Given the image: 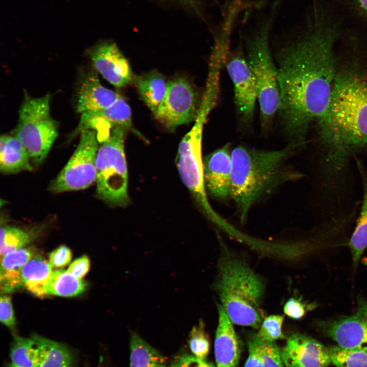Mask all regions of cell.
I'll return each mask as SVG.
<instances>
[{"instance_id":"obj_1","label":"cell","mask_w":367,"mask_h":367,"mask_svg":"<svg viewBox=\"0 0 367 367\" xmlns=\"http://www.w3.org/2000/svg\"><path fill=\"white\" fill-rule=\"evenodd\" d=\"M301 23L273 57L280 92L278 114L288 145L301 147L310 126L326 116L345 18L322 0H312Z\"/></svg>"},{"instance_id":"obj_2","label":"cell","mask_w":367,"mask_h":367,"mask_svg":"<svg viewBox=\"0 0 367 367\" xmlns=\"http://www.w3.org/2000/svg\"><path fill=\"white\" fill-rule=\"evenodd\" d=\"M345 58L337 54L336 70L328 113L317 126L322 170L344 176L351 160L367 149V48Z\"/></svg>"},{"instance_id":"obj_3","label":"cell","mask_w":367,"mask_h":367,"mask_svg":"<svg viewBox=\"0 0 367 367\" xmlns=\"http://www.w3.org/2000/svg\"><path fill=\"white\" fill-rule=\"evenodd\" d=\"M295 149L289 145L276 150H263L240 145L232 150L230 197L242 222L246 220L254 205L277 188L302 177L287 165Z\"/></svg>"},{"instance_id":"obj_4","label":"cell","mask_w":367,"mask_h":367,"mask_svg":"<svg viewBox=\"0 0 367 367\" xmlns=\"http://www.w3.org/2000/svg\"><path fill=\"white\" fill-rule=\"evenodd\" d=\"M214 286L233 324L259 328L265 318L262 308L265 280L244 259L223 249Z\"/></svg>"},{"instance_id":"obj_5","label":"cell","mask_w":367,"mask_h":367,"mask_svg":"<svg viewBox=\"0 0 367 367\" xmlns=\"http://www.w3.org/2000/svg\"><path fill=\"white\" fill-rule=\"evenodd\" d=\"M280 5L279 0L245 37L246 60L255 79L261 129L269 130L277 114L280 92L277 70L270 46L271 30Z\"/></svg>"},{"instance_id":"obj_6","label":"cell","mask_w":367,"mask_h":367,"mask_svg":"<svg viewBox=\"0 0 367 367\" xmlns=\"http://www.w3.org/2000/svg\"><path fill=\"white\" fill-rule=\"evenodd\" d=\"M127 129L113 127L100 143L96 161V195L112 206L124 207L129 202L128 171L124 150Z\"/></svg>"},{"instance_id":"obj_7","label":"cell","mask_w":367,"mask_h":367,"mask_svg":"<svg viewBox=\"0 0 367 367\" xmlns=\"http://www.w3.org/2000/svg\"><path fill=\"white\" fill-rule=\"evenodd\" d=\"M49 94L32 97L25 94L14 135L27 150L31 163L40 165L58 135V124L50 114Z\"/></svg>"},{"instance_id":"obj_8","label":"cell","mask_w":367,"mask_h":367,"mask_svg":"<svg viewBox=\"0 0 367 367\" xmlns=\"http://www.w3.org/2000/svg\"><path fill=\"white\" fill-rule=\"evenodd\" d=\"M202 129L192 127L182 138L176 156L177 168L182 181L205 216L218 225L227 227L229 225L213 209L207 197L202 158Z\"/></svg>"},{"instance_id":"obj_9","label":"cell","mask_w":367,"mask_h":367,"mask_svg":"<svg viewBox=\"0 0 367 367\" xmlns=\"http://www.w3.org/2000/svg\"><path fill=\"white\" fill-rule=\"evenodd\" d=\"M78 144L64 167L49 186L53 193L78 191L96 182V161L99 148L96 132L86 129L80 133Z\"/></svg>"},{"instance_id":"obj_10","label":"cell","mask_w":367,"mask_h":367,"mask_svg":"<svg viewBox=\"0 0 367 367\" xmlns=\"http://www.w3.org/2000/svg\"><path fill=\"white\" fill-rule=\"evenodd\" d=\"M198 94L184 77L168 82L165 97L154 114L156 118L168 130L194 121L200 104Z\"/></svg>"},{"instance_id":"obj_11","label":"cell","mask_w":367,"mask_h":367,"mask_svg":"<svg viewBox=\"0 0 367 367\" xmlns=\"http://www.w3.org/2000/svg\"><path fill=\"white\" fill-rule=\"evenodd\" d=\"M224 65L233 85L234 101L239 121L244 128L252 123L257 91L254 76L240 48L229 51Z\"/></svg>"},{"instance_id":"obj_12","label":"cell","mask_w":367,"mask_h":367,"mask_svg":"<svg viewBox=\"0 0 367 367\" xmlns=\"http://www.w3.org/2000/svg\"><path fill=\"white\" fill-rule=\"evenodd\" d=\"M318 326L322 332L338 346L367 349V299H359L352 314L322 321Z\"/></svg>"},{"instance_id":"obj_13","label":"cell","mask_w":367,"mask_h":367,"mask_svg":"<svg viewBox=\"0 0 367 367\" xmlns=\"http://www.w3.org/2000/svg\"><path fill=\"white\" fill-rule=\"evenodd\" d=\"M89 55L94 69L112 85L122 87L133 81L129 64L115 42H100L90 49Z\"/></svg>"},{"instance_id":"obj_14","label":"cell","mask_w":367,"mask_h":367,"mask_svg":"<svg viewBox=\"0 0 367 367\" xmlns=\"http://www.w3.org/2000/svg\"><path fill=\"white\" fill-rule=\"evenodd\" d=\"M280 352L286 367H328L331 363L328 348L298 332L287 338Z\"/></svg>"},{"instance_id":"obj_15","label":"cell","mask_w":367,"mask_h":367,"mask_svg":"<svg viewBox=\"0 0 367 367\" xmlns=\"http://www.w3.org/2000/svg\"><path fill=\"white\" fill-rule=\"evenodd\" d=\"M116 126L127 129L132 128L130 107L121 96L108 108L82 113L72 136L83 130L91 129L96 132L98 141L101 143L109 137L111 129Z\"/></svg>"},{"instance_id":"obj_16","label":"cell","mask_w":367,"mask_h":367,"mask_svg":"<svg viewBox=\"0 0 367 367\" xmlns=\"http://www.w3.org/2000/svg\"><path fill=\"white\" fill-rule=\"evenodd\" d=\"M227 143L206 155L203 160L207 193L218 199L231 196L232 161Z\"/></svg>"},{"instance_id":"obj_17","label":"cell","mask_w":367,"mask_h":367,"mask_svg":"<svg viewBox=\"0 0 367 367\" xmlns=\"http://www.w3.org/2000/svg\"><path fill=\"white\" fill-rule=\"evenodd\" d=\"M218 323L214 342L217 367H238L240 357L239 338L226 311L217 305Z\"/></svg>"},{"instance_id":"obj_18","label":"cell","mask_w":367,"mask_h":367,"mask_svg":"<svg viewBox=\"0 0 367 367\" xmlns=\"http://www.w3.org/2000/svg\"><path fill=\"white\" fill-rule=\"evenodd\" d=\"M120 96L103 86L95 73L88 74L78 89L76 110L80 113L99 111L112 105Z\"/></svg>"},{"instance_id":"obj_19","label":"cell","mask_w":367,"mask_h":367,"mask_svg":"<svg viewBox=\"0 0 367 367\" xmlns=\"http://www.w3.org/2000/svg\"><path fill=\"white\" fill-rule=\"evenodd\" d=\"M30 155L19 139L14 135L0 137V170L4 174L31 171Z\"/></svg>"},{"instance_id":"obj_20","label":"cell","mask_w":367,"mask_h":367,"mask_svg":"<svg viewBox=\"0 0 367 367\" xmlns=\"http://www.w3.org/2000/svg\"><path fill=\"white\" fill-rule=\"evenodd\" d=\"M35 254L34 248H23L1 257L0 285L2 293L12 292L22 285L21 270Z\"/></svg>"},{"instance_id":"obj_21","label":"cell","mask_w":367,"mask_h":367,"mask_svg":"<svg viewBox=\"0 0 367 367\" xmlns=\"http://www.w3.org/2000/svg\"><path fill=\"white\" fill-rule=\"evenodd\" d=\"M362 181V200L355 229L348 245L350 247L353 265L356 268L364 251L367 247V175L361 162L355 158Z\"/></svg>"},{"instance_id":"obj_22","label":"cell","mask_w":367,"mask_h":367,"mask_svg":"<svg viewBox=\"0 0 367 367\" xmlns=\"http://www.w3.org/2000/svg\"><path fill=\"white\" fill-rule=\"evenodd\" d=\"M133 82L142 100L154 114L165 97L168 82L155 70L134 76Z\"/></svg>"},{"instance_id":"obj_23","label":"cell","mask_w":367,"mask_h":367,"mask_svg":"<svg viewBox=\"0 0 367 367\" xmlns=\"http://www.w3.org/2000/svg\"><path fill=\"white\" fill-rule=\"evenodd\" d=\"M52 269L49 262L43 257L34 256L21 270L22 285L37 296H45V286L53 272Z\"/></svg>"},{"instance_id":"obj_24","label":"cell","mask_w":367,"mask_h":367,"mask_svg":"<svg viewBox=\"0 0 367 367\" xmlns=\"http://www.w3.org/2000/svg\"><path fill=\"white\" fill-rule=\"evenodd\" d=\"M129 367H168L165 357L136 332L130 338Z\"/></svg>"},{"instance_id":"obj_25","label":"cell","mask_w":367,"mask_h":367,"mask_svg":"<svg viewBox=\"0 0 367 367\" xmlns=\"http://www.w3.org/2000/svg\"><path fill=\"white\" fill-rule=\"evenodd\" d=\"M32 337L41 351L39 367H72V355L63 344L38 335H33Z\"/></svg>"},{"instance_id":"obj_26","label":"cell","mask_w":367,"mask_h":367,"mask_svg":"<svg viewBox=\"0 0 367 367\" xmlns=\"http://www.w3.org/2000/svg\"><path fill=\"white\" fill-rule=\"evenodd\" d=\"M86 283L64 270L53 271L45 286V293L62 297H73L82 293Z\"/></svg>"},{"instance_id":"obj_27","label":"cell","mask_w":367,"mask_h":367,"mask_svg":"<svg viewBox=\"0 0 367 367\" xmlns=\"http://www.w3.org/2000/svg\"><path fill=\"white\" fill-rule=\"evenodd\" d=\"M43 227L37 226L25 229L4 225L1 228V256L23 248L38 237Z\"/></svg>"},{"instance_id":"obj_28","label":"cell","mask_w":367,"mask_h":367,"mask_svg":"<svg viewBox=\"0 0 367 367\" xmlns=\"http://www.w3.org/2000/svg\"><path fill=\"white\" fill-rule=\"evenodd\" d=\"M12 363L20 367H39L41 360L39 346L32 338L15 336L10 350Z\"/></svg>"},{"instance_id":"obj_29","label":"cell","mask_w":367,"mask_h":367,"mask_svg":"<svg viewBox=\"0 0 367 367\" xmlns=\"http://www.w3.org/2000/svg\"><path fill=\"white\" fill-rule=\"evenodd\" d=\"M331 363L336 367H367V349L328 348Z\"/></svg>"},{"instance_id":"obj_30","label":"cell","mask_w":367,"mask_h":367,"mask_svg":"<svg viewBox=\"0 0 367 367\" xmlns=\"http://www.w3.org/2000/svg\"><path fill=\"white\" fill-rule=\"evenodd\" d=\"M188 345L192 355L199 359L205 360L209 351L210 343L202 320H199L198 324L191 330Z\"/></svg>"},{"instance_id":"obj_31","label":"cell","mask_w":367,"mask_h":367,"mask_svg":"<svg viewBox=\"0 0 367 367\" xmlns=\"http://www.w3.org/2000/svg\"><path fill=\"white\" fill-rule=\"evenodd\" d=\"M284 317L280 315H270L265 317L256 333L261 339L267 342H275L285 338L282 327Z\"/></svg>"},{"instance_id":"obj_32","label":"cell","mask_w":367,"mask_h":367,"mask_svg":"<svg viewBox=\"0 0 367 367\" xmlns=\"http://www.w3.org/2000/svg\"><path fill=\"white\" fill-rule=\"evenodd\" d=\"M259 339L263 367H284L280 349L275 342Z\"/></svg>"},{"instance_id":"obj_33","label":"cell","mask_w":367,"mask_h":367,"mask_svg":"<svg viewBox=\"0 0 367 367\" xmlns=\"http://www.w3.org/2000/svg\"><path fill=\"white\" fill-rule=\"evenodd\" d=\"M318 304L316 302L307 303L301 298H291L285 303L283 311L285 315L294 320L302 319L309 310L314 309Z\"/></svg>"},{"instance_id":"obj_34","label":"cell","mask_w":367,"mask_h":367,"mask_svg":"<svg viewBox=\"0 0 367 367\" xmlns=\"http://www.w3.org/2000/svg\"><path fill=\"white\" fill-rule=\"evenodd\" d=\"M345 10L354 19L367 27V0H342Z\"/></svg>"},{"instance_id":"obj_35","label":"cell","mask_w":367,"mask_h":367,"mask_svg":"<svg viewBox=\"0 0 367 367\" xmlns=\"http://www.w3.org/2000/svg\"><path fill=\"white\" fill-rule=\"evenodd\" d=\"M248 347L249 354L244 367H263L259 339L256 334L249 337Z\"/></svg>"},{"instance_id":"obj_36","label":"cell","mask_w":367,"mask_h":367,"mask_svg":"<svg viewBox=\"0 0 367 367\" xmlns=\"http://www.w3.org/2000/svg\"><path fill=\"white\" fill-rule=\"evenodd\" d=\"M170 367H214V365L192 354L184 353L176 356L172 361Z\"/></svg>"},{"instance_id":"obj_37","label":"cell","mask_w":367,"mask_h":367,"mask_svg":"<svg viewBox=\"0 0 367 367\" xmlns=\"http://www.w3.org/2000/svg\"><path fill=\"white\" fill-rule=\"evenodd\" d=\"M0 320L10 328L15 326V319L11 298L7 295H2L0 299Z\"/></svg>"},{"instance_id":"obj_38","label":"cell","mask_w":367,"mask_h":367,"mask_svg":"<svg viewBox=\"0 0 367 367\" xmlns=\"http://www.w3.org/2000/svg\"><path fill=\"white\" fill-rule=\"evenodd\" d=\"M72 253L69 248L61 245L53 251L49 255V262L53 267L62 268L71 261Z\"/></svg>"},{"instance_id":"obj_39","label":"cell","mask_w":367,"mask_h":367,"mask_svg":"<svg viewBox=\"0 0 367 367\" xmlns=\"http://www.w3.org/2000/svg\"><path fill=\"white\" fill-rule=\"evenodd\" d=\"M175 4L199 18L204 19V0H166Z\"/></svg>"},{"instance_id":"obj_40","label":"cell","mask_w":367,"mask_h":367,"mask_svg":"<svg viewBox=\"0 0 367 367\" xmlns=\"http://www.w3.org/2000/svg\"><path fill=\"white\" fill-rule=\"evenodd\" d=\"M89 268V259L84 255L75 259L70 265L67 271L74 277L82 279L88 272Z\"/></svg>"},{"instance_id":"obj_41","label":"cell","mask_w":367,"mask_h":367,"mask_svg":"<svg viewBox=\"0 0 367 367\" xmlns=\"http://www.w3.org/2000/svg\"><path fill=\"white\" fill-rule=\"evenodd\" d=\"M7 367H20V366H19L17 365H15L13 363H11L9 364Z\"/></svg>"}]
</instances>
